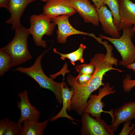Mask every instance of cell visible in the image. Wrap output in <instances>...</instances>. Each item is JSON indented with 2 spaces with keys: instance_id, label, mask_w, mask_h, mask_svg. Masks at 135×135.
I'll return each instance as SVG.
<instances>
[{
  "instance_id": "obj_1",
  "label": "cell",
  "mask_w": 135,
  "mask_h": 135,
  "mask_svg": "<svg viewBox=\"0 0 135 135\" xmlns=\"http://www.w3.org/2000/svg\"><path fill=\"white\" fill-rule=\"evenodd\" d=\"M94 66V73L89 80L86 83L80 84L76 81L75 78L71 74L66 78L69 85L74 90L72 99V109L79 115L84 112L87 105L88 101L92 93L105 84L102 81L104 75L111 70H118L113 67L116 64L115 60L110 56L102 53L96 54L90 59V62Z\"/></svg>"
},
{
  "instance_id": "obj_2",
  "label": "cell",
  "mask_w": 135,
  "mask_h": 135,
  "mask_svg": "<svg viewBox=\"0 0 135 135\" xmlns=\"http://www.w3.org/2000/svg\"><path fill=\"white\" fill-rule=\"evenodd\" d=\"M50 49L40 54L35 60L34 64L28 67L20 66L13 70L18 71L30 77L38 84L40 88L47 89L52 91L54 94L57 102L62 103V86L66 83L63 81L58 82L48 77L44 73L41 66L42 59L44 55Z\"/></svg>"
},
{
  "instance_id": "obj_3",
  "label": "cell",
  "mask_w": 135,
  "mask_h": 135,
  "mask_svg": "<svg viewBox=\"0 0 135 135\" xmlns=\"http://www.w3.org/2000/svg\"><path fill=\"white\" fill-rule=\"evenodd\" d=\"M12 40L0 50L10 55L12 67L24 63L32 58L28 47L27 39L30 34L28 29L22 25L15 30Z\"/></svg>"
},
{
  "instance_id": "obj_4",
  "label": "cell",
  "mask_w": 135,
  "mask_h": 135,
  "mask_svg": "<svg viewBox=\"0 0 135 135\" xmlns=\"http://www.w3.org/2000/svg\"><path fill=\"white\" fill-rule=\"evenodd\" d=\"M122 36L115 38L108 37L100 34L99 37L110 42L120 53L122 58L118 64L126 66L135 61V46L131 39L134 37L135 32L131 27L124 28L122 30Z\"/></svg>"
},
{
  "instance_id": "obj_5",
  "label": "cell",
  "mask_w": 135,
  "mask_h": 135,
  "mask_svg": "<svg viewBox=\"0 0 135 135\" xmlns=\"http://www.w3.org/2000/svg\"><path fill=\"white\" fill-rule=\"evenodd\" d=\"M29 21L30 26L28 30L35 44L38 46L46 47V42L42 38L44 35L50 36L53 34L56 25L52 22V18L42 14L32 15Z\"/></svg>"
},
{
  "instance_id": "obj_6",
  "label": "cell",
  "mask_w": 135,
  "mask_h": 135,
  "mask_svg": "<svg viewBox=\"0 0 135 135\" xmlns=\"http://www.w3.org/2000/svg\"><path fill=\"white\" fill-rule=\"evenodd\" d=\"M114 88L113 86H110L109 83H107L102 88H99L98 94H91L88 100L87 106L84 112L96 118H100L102 112L106 113L109 114L112 118L113 110L108 111H104L103 108L105 106V105L104 102H102V100L105 96L114 94L116 90Z\"/></svg>"
},
{
  "instance_id": "obj_7",
  "label": "cell",
  "mask_w": 135,
  "mask_h": 135,
  "mask_svg": "<svg viewBox=\"0 0 135 135\" xmlns=\"http://www.w3.org/2000/svg\"><path fill=\"white\" fill-rule=\"evenodd\" d=\"M81 121L82 126L80 134L82 135H114L110 125L100 118H94L90 114H83Z\"/></svg>"
},
{
  "instance_id": "obj_8",
  "label": "cell",
  "mask_w": 135,
  "mask_h": 135,
  "mask_svg": "<svg viewBox=\"0 0 135 135\" xmlns=\"http://www.w3.org/2000/svg\"><path fill=\"white\" fill-rule=\"evenodd\" d=\"M70 16L68 15H63L52 18V22L58 26L56 31L58 42L61 44L66 42L68 36L75 34H80L88 35L92 36L96 40L97 37L93 34H89L80 31L74 28L70 24L68 18Z\"/></svg>"
},
{
  "instance_id": "obj_9",
  "label": "cell",
  "mask_w": 135,
  "mask_h": 135,
  "mask_svg": "<svg viewBox=\"0 0 135 135\" xmlns=\"http://www.w3.org/2000/svg\"><path fill=\"white\" fill-rule=\"evenodd\" d=\"M20 101L17 103V106L20 112V116L17 122L20 127L23 122L28 120L38 121L40 117V112L36 107L32 105L28 97L27 91L25 90L18 94Z\"/></svg>"
},
{
  "instance_id": "obj_10",
  "label": "cell",
  "mask_w": 135,
  "mask_h": 135,
  "mask_svg": "<svg viewBox=\"0 0 135 135\" xmlns=\"http://www.w3.org/2000/svg\"><path fill=\"white\" fill-rule=\"evenodd\" d=\"M76 12L69 0H48L43 8V14L52 18L64 14L71 16Z\"/></svg>"
},
{
  "instance_id": "obj_11",
  "label": "cell",
  "mask_w": 135,
  "mask_h": 135,
  "mask_svg": "<svg viewBox=\"0 0 135 135\" xmlns=\"http://www.w3.org/2000/svg\"><path fill=\"white\" fill-rule=\"evenodd\" d=\"M73 7L78 13L86 23L98 26L99 23L96 8L88 0H69Z\"/></svg>"
},
{
  "instance_id": "obj_12",
  "label": "cell",
  "mask_w": 135,
  "mask_h": 135,
  "mask_svg": "<svg viewBox=\"0 0 135 135\" xmlns=\"http://www.w3.org/2000/svg\"><path fill=\"white\" fill-rule=\"evenodd\" d=\"M134 119L135 120V102H126L113 111L110 126L114 132L121 123Z\"/></svg>"
},
{
  "instance_id": "obj_13",
  "label": "cell",
  "mask_w": 135,
  "mask_h": 135,
  "mask_svg": "<svg viewBox=\"0 0 135 135\" xmlns=\"http://www.w3.org/2000/svg\"><path fill=\"white\" fill-rule=\"evenodd\" d=\"M120 22L119 31L124 28L135 26V4L130 0H119Z\"/></svg>"
},
{
  "instance_id": "obj_14",
  "label": "cell",
  "mask_w": 135,
  "mask_h": 135,
  "mask_svg": "<svg viewBox=\"0 0 135 135\" xmlns=\"http://www.w3.org/2000/svg\"><path fill=\"white\" fill-rule=\"evenodd\" d=\"M36 0H10L7 10L10 13V18L6 22L12 25V30H15L21 24L20 19L24 10L29 4Z\"/></svg>"
},
{
  "instance_id": "obj_15",
  "label": "cell",
  "mask_w": 135,
  "mask_h": 135,
  "mask_svg": "<svg viewBox=\"0 0 135 135\" xmlns=\"http://www.w3.org/2000/svg\"><path fill=\"white\" fill-rule=\"evenodd\" d=\"M99 22L104 32L110 35L112 38H117L120 37L118 28L114 22L113 16L111 11L104 5L98 8H96Z\"/></svg>"
},
{
  "instance_id": "obj_16",
  "label": "cell",
  "mask_w": 135,
  "mask_h": 135,
  "mask_svg": "<svg viewBox=\"0 0 135 135\" xmlns=\"http://www.w3.org/2000/svg\"><path fill=\"white\" fill-rule=\"evenodd\" d=\"M74 90L72 87L70 89L67 86L66 83L63 85L62 86V108L59 112L55 116L51 118L50 121L54 122L60 118H66L71 120L73 124H76L74 120H77L69 116L66 112L71 111L72 108L71 106L72 99L74 93Z\"/></svg>"
},
{
  "instance_id": "obj_17",
  "label": "cell",
  "mask_w": 135,
  "mask_h": 135,
  "mask_svg": "<svg viewBox=\"0 0 135 135\" xmlns=\"http://www.w3.org/2000/svg\"><path fill=\"white\" fill-rule=\"evenodd\" d=\"M50 118L42 122L28 120H25L21 128L20 135H43Z\"/></svg>"
},
{
  "instance_id": "obj_18",
  "label": "cell",
  "mask_w": 135,
  "mask_h": 135,
  "mask_svg": "<svg viewBox=\"0 0 135 135\" xmlns=\"http://www.w3.org/2000/svg\"><path fill=\"white\" fill-rule=\"evenodd\" d=\"M86 48L85 45L81 44L79 48L76 50L70 53L65 54L58 52L55 48H54L53 51L55 53L60 55L61 59L62 60H65L66 58L69 59L70 60V62L74 66L75 65V62L78 60L81 63L84 62L83 52Z\"/></svg>"
},
{
  "instance_id": "obj_19",
  "label": "cell",
  "mask_w": 135,
  "mask_h": 135,
  "mask_svg": "<svg viewBox=\"0 0 135 135\" xmlns=\"http://www.w3.org/2000/svg\"><path fill=\"white\" fill-rule=\"evenodd\" d=\"M103 4L109 7L112 15L114 23L118 28L120 22L119 0H103Z\"/></svg>"
},
{
  "instance_id": "obj_20",
  "label": "cell",
  "mask_w": 135,
  "mask_h": 135,
  "mask_svg": "<svg viewBox=\"0 0 135 135\" xmlns=\"http://www.w3.org/2000/svg\"><path fill=\"white\" fill-rule=\"evenodd\" d=\"M12 61L8 54L0 50V76H2L12 67Z\"/></svg>"
},
{
  "instance_id": "obj_21",
  "label": "cell",
  "mask_w": 135,
  "mask_h": 135,
  "mask_svg": "<svg viewBox=\"0 0 135 135\" xmlns=\"http://www.w3.org/2000/svg\"><path fill=\"white\" fill-rule=\"evenodd\" d=\"M75 69L79 73H82L92 75L94 73L95 67L91 62L89 64H85L76 66Z\"/></svg>"
},
{
  "instance_id": "obj_22",
  "label": "cell",
  "mask_w": 135,
  "mask_h": 135,
  "mask_svg": "<svg viewBox=\"0 0 135 135\" xmlns=\"http://www.w3.org/2000/svg\"><path fill=\"white\" fill-rule=\"evenodd\" d=\"M21 128L17 122L10 121L4 135H20Z\"/></svg>"
},
{
  "instance_id": "obj_23",
  "label": "cell",
  "mask_w": 135,
  "mask_h": 135,
  "mask_svg": "<svg viewBox=\"0 0 135 135\" xmlns=\"http://www.w3.org/2000/svg\"><path fill=\"white\" fill-rule=\"evenodd\" d=\"M135 86V80H131L130 76L127 75L123 81V87L124 90L128 92Z\"/></svg>"
},
{
  "instance_id": "obj_24",
  "label": "cell",
  "mask_w": 135,
  "mask_h": 135,
  "mask_svg": "<svg viewBox=\"0 0 135 135\" xmlns=\"http://www.w3.org/2000/svg\"><path fill=\"white\" fill-rule=\"evenodd\" d=\"M131 120L128 121L124 123L123 128L119 135H128L130 132L135 128V123H133L130 126L131 124Z\"/></svg>"
},
{
  "instance_id": "obj_25",
  "label": "cell",
  "mask_w": 135,
  "mask_h": 135,
  "mask_svg": "<svg viewBox=\"0 0 135 135\" xmlns=\"http://www.w3.org/2000/svg\"><path fill=\"white\" fill-rule=\"evenodd\" d=\"M92 75L88 74L79 73L75 78L78 83L80 84H84L88 82L91 78Z\"/></svg>"
},
{
  "instance_id": "obj_26",
  "label": "cell",
  "mask_w": 135,
  "mask_h": 135,
  "mask_svg": "<svg viewBox=\"0 0 135 135\" xmlns=\"http://www.w3.org/2000/svg\"><path fill=\"white\" fill-rule=\"evenodd\" d=\"M11 120L8 118H4L0 120V135H4Z\"/></svg>"
},
{
  "instance_id": "obj_27",
  "label": "cell",
  "mask_w": 135,
  "mask_h": 135,
  "mask_svg": "<svg viewBox=\"0 0 135 135\" xmlns=\"http://www.w3.org/2000/svg\"><path fill=\"white\" fill-rule=\"evenodd\" d=\"M10 0H0V8H8Z\"/></svg>"
},
{
  "instance_id": "obj_28",
  "label": "cell",
  "mask_w": 135,
  "mask_h": 135,
  "mask_svg": "<svg viewBox=\"0 0 135 135\" xmlns=\"http://www.w3.org/2000/svg\"><path fill=\"white\" fill-rule=\"evenodd\" d=\"M94 3L96 8H98L104 5L103 0H91Z\"/></svg>"
},
{
  "instance_id": "obj_29",
  "label": "cell",
  "mask_w": 135,
  "mask_h": 135,
  "mask_svg": "<svg viewBox=\"0 0 135 135\" xmlns=\"http://www.w3.org/2000/svg\"><path fill=\"white\" fill-rule=\"evenodd\" d=\"M126 68L130 70L132 69L135 72V62L128 65Z\"/></svg>"
},
{
  "instance_id": "obj_30",
  "label": "cell",
  "mask_w": 135,
  "mask_h": 135,
  "mask_svg": "<svg viewBox=\"0 0 135 135\" xmlns=\"http://www.w3.org/2000/svg\"><path fill=\"white\" fill-rule=\"evenodd\" d=\"M129 135H135V128L130 132Z\"/></svg>"
},
{
  "instance_id": "obj_31",
  "label": "cell",
  "mask_w": 135,
  "mask_h": 135,
  "mask_svg": "<svg viewBox=\"0 0 135 135\" xmlns=\"http://www.w3.org/2000/svg\"><path fill=\"white\" fill-rule=\"evenodd\" d=\"M40 0L43 2H45L47 1L48 0Z\"/></svg>"
},
{
  "instance_id": "obj_32",
  "label": "cell",
  "mask_w": 135,
  "mask_h": 135,
  "mask_svg": "<svg viewBox=\"0 0 135 135\" xmlns=\"http://www.w3.org/2000/svg\"><path fill=\"white\" fill-rule=\"evenodd\" d=\"M133 30L135 31V26H134L133 28Z\"/></svg>"
}]
</instances>
